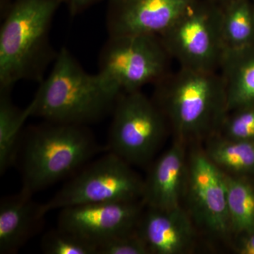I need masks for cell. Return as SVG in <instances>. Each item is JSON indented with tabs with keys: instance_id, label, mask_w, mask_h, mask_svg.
Instances as JSON below:
<instances>
[{
	"instance_id": "4fadbf2b",
	"label": "cell",
	"mask_w": 254,
	"mask_h": 254,
	"mask_svg": "<svg viewBox=\"0 0 254 254\" xmlns=\"http://www.w3.org/2000/svg\"><path fill=\"white\" fill-rule=\"evenodd\" d=\"M187 165L180 140L154 164L144 182L143 203L148 208L169 210L180 206L186 190Z\"/></svg>"
},
{
	"instance_id": "3957f363",
	"label": "cell",
	"mask_w": 254,
	"mask_h": 254,
	"mask_svg": "<svg viewBox=\"0 0 254 254\" xmlns=\"http://www.w3.org/2000/svg\"><path fill=\"white\" fill-rule=\"evenodd\" d=\"M155 84V103L180 140L198 138L221 127L227 112L220 73L180 67Z\"/></svg>"
},
{
	"instance_id": "9c48e42d",
	"label": "cell",
	"mask_w": 254,
	"mask_h": 254,
	"mask_svg": "<svg viewBox=\"0 0 254 254\" xmlns=\"http://www.w3.org/2000/svg\"><path fill=\"white\" fill-rule=\"evenodd\" d=\"M190 213L202 226L225 236L230 230L226 174L205 153H193L187 165L186 190Z\"/></svg>"
},
{
	"instance_id": "5bb4252c",
	"label": "cell",
	"mask_w": 254,
	"mask_h": 254,
	"mask_svg": "<svg viewBox=\"0 0 254 254\" xmlns=\"http://www.w3.org/2000/svg\"><path fill=\"white\" fill-rule=\"evenodd\" d=\"M33 194L21 190L0 205V253L14 254L41 226L45 214Z\"/></svg>"
},
{
	"instance_id": "ba28073f",
	"label": "cell",
	"mask_w": 254,
	"mask_h": 254,
	"mask_svg": "<svg viewBox=\"0 0 254 254\" xmlns=\"http://www.w3.org/2000/svg\"><path fill=\"white\" fill-rule=\"evenodd\" d=\"M111 152L128 164L144 165L153 158L165 132V116L141 91L122 93L113 111Z\"/></svg>"
},
{
	"instance_id": "4316f807",
	"label": "cell",
	"mask_w": 254,
	"mask_h": 254,
	"mask_svg": "<svg viewBox=\"0 0 254 254\" xmlns=\"http://www.w3.org/2000/svg\"></svg>"
},
{
	"instance_id": "484cf974",
	"label": "cell",
	"mask_w": 254,
	"mask_h": 254,
	"mask_svg": "<svg viewBox=\"0 0 254 254\" xmlns=\"http://www.w3.org/2000/svg\"><path fill=\"white\" fill-rule=\"evenodd\" d=\"M210 1L219 5L220 6H222L227 4V3L230 2V1H233V0H210Z\"/></svg>"
},
{
	"instance_id": "ffe728a7",
	"label": "cell",
	"mask_w": 254,
	"mask_h": 254,
	"mask_svg": "<svg viewBox=\"0 0 254 254\" xmlns=\"http://www.w3.org/2000/svg\"><path fill=\"white\" fill-rule=\"evenodd\" d=\"M41 247L47 254H98L96 246L59 227L43 236Z\"/></svg>"
},
{
	"instance_id": "d4e9b609",
	"label": "cell",
	"mask_w": 254,
	"mask_h": 254,
	"mask_svg": "<svg viewBox=\"0 0 254 254\" xmlns=\"http://www.w3.org/2000/svg\"><path fill=\"white\" fill-rule=\"evenodd\" d=\"M13 0H0L1 1V14H4Z\"/></svg>"
},
{
	"instance_id": "e0dca14e",
	"label": "cell",
	"mask_w": 254,
	"mask_h": 254,
	"mask_svg": "<svg viewBox=\"0 0 254 254\" xmlns=\"http://www.w3.org/2000/svg\"><path fill=\"white\" fill-rule=\"evenodd\" d=\"M9 91H0V173L14 163L20 132L30 117L27 108L20 109L12 103Z\"/></svg>"
},
{
	"instance_id": "8992f818",
	"label": "cell",
	"mask_w": 254,
	"mask_h": 254,
	"mask_svg": "<svg viewBox=\"0 0 254 254\" xmlns=\"http://www.w3.org/2000/svg\"><path fill=\"white\" fill-rule=\"evenodd\" d=\"M170 57L158 36L109 37L100 51L98 73L120 93L141 91L168 74Z\"/></svg>"
},
{
	"instance_id": "ac0fdd59",
	"label": "cell",
	"mask_w": 254,
	"mask_h": 254,
	"mask_svg": "<svg viewBox=\"0 0 254 254\" xmlns=\"http://www.w3.org/2000/svg\"><path fill=\"white\" fill-rule=\"evenodd\" d=\"M205 154L222 170L237 175L254 173V142L215 138Z\"/></svg>"
},
{
	"instance_id": "277c9868",
	"label": "cell",
	"mask_w": 254,
	"mask_h": 254,
	"mask_svg": "<svg viewBox=\"0 0 254 254\" xmlns=\"http://www.w3.org/2000/svg\"><path fill=\"white\" fill-rule=\"evenodd\" d=\"M83 125L50 123L33 128L23 150L22 190L33 193L69 176L95 154Z\"/></svg>"
},
{
	"instance_id": "7c38bea8",
	"label": "cell",
	"mask_w": 254,
	"mask_h": 254,
	"mask_svg": "<svg viewBox=\"0 0 254 254\" xmlns=\"http://www.w3.org/2000/svg\"><path fill=\"white\" fill-rule=\"evenodd\" d=\"M137 229L150 254H184L194 241L193 225L181 206L169 210L148 208Z\"/></svg>"
},
{
	"instance_id": "5b68a950",
	"label": "cell",
	"mask_w": 254,
	"mask_h": 254,
	"mask_svg": "<svg viewBox=\"0 0 254 254\" xmlns=\"http://www.w3.org/2000/svg\"><path fill=\"white\" fill-rule=\"evenodd\" d=\"M221 17V6L198 0L159 38L180 67L217 71L225 52Z\"/></svg>"
},
{
	"instance_id": "9a60e30c",
	"label": "cell",
	"mask_w": 254,
	"mask_h": 254,
	"mask_svg": "<svg viewBox=\"0 0 254 254\" xmlns=\"http://www.w3.org/2000/svg\"><path fill=\"white\" fill-rule=\"evenodd\" d=\"M219 69L225 85L227 113L254 104V45L225 50Z\"/></svg>"
},
{
	"instance_id": "7a4b0ae2",
	"label": "cell",
	"mask_w": 254,
	"mask_h": 254,
	"mask_svg": "<svg viewBox=\"0 0 254 254\" xmlns=\"http://www.w3.org/2000/svg\"><path fill=\"white\" fill-rule=\"evenodd\" d=\"M63 0H13L1 15L0 91L11 92L21 81L41 83L58 53L50 32Z\"/></svg>"
},
{
	"instance_id": "7402d4cb",
	"label": "cell",
	"mask_w": 254,
	"mask_h": 254,
	"mask_svg": "<svg viewBox=\"0 0 254 254\" xmlns=\"http://www.w3.org/2000/svg\"><path fill=\"white\" fill-rule=\"evenodd\" d=\"M149 250L138 229L120 234L98 246V254H147Z\"/></svg>"
},
{
	"instance_id": "30bf717a",
	"label": "cell",
	"mask_w": 254,
	"mask_h": 254,
	"mask_svg": "<svg viewBox=\"0 0 254 254\" xmlns=\"http://www.w3.org/2000/svg\"><path fill=\"white\" fill-rule=\"evenodd\" d=\"M138 200L73 205L60 210L58 227L98 246L112 237L132 231L142 215Z\"/></svg>"
},
{
	"instance_id": "6da1fadb",
	"label": "cell",
	"mask_w": 254,
	"mask_h": 254,
	"mask_svg": "<svg viewBox=\"0 0 254 254\" xmlns=\"http://www.w3.org/2000/svg\"><path fill=\"white\" fill-rule=\"evenodd\" d=\"M120 94L99 73L86 72L69 50L63 48L26 108L30 117L85 126L113 113Z\"/></svg>"
},
{
	"instance_id": "603a6c76",
	"label": "cell",
	"mask_w": 254,
	"mask_h": 254,
	"mask_svg": "<svg viewBox=\"0 0 254 254\" xmlns=\"http://www.w3.org/2000/svg\"><path fill=\"white\" fill-rule=\"evenodd\" d=\"M237 241L236 252L240 254H254V230L241 233Z\"/></svg>"
},
{
	"instance_id": "cb8c5ba5",
	"label": "cell",
	"mask_w": 254,
	"mask_h": 254,
	"mask_svg": "<svg viewBox=\"0 0 254 254\" xmlns=\"http://www.w3.org/2000/svg\"><path fill=\"white\" fill-rule=\"evenodd\" d=\"M102 0H63L71 16H77Z\"/></svg>"
},
{
	"instance_id": "8fae6325",
	"label": "cell",
	"mask_w": 254,
	"mask_h": 254,
	"mask_svg": "<svg viewBox=\"0 0 254 254\" xmlns=\"http://www.w3.org/2000/svg\"><path fill=\"white\" fill-rule=\"evenodd\" d=\"M109 37L160 36L198 0H108Z\"/></svg>"
},
{
	"instance_id": "44dd1931",
	"label": "cell",
	"mask_w": 254,
	"mask_h": 254,
	"mask_svg": "<svg viewBox=\"0 0 254 254\" xmlns=\"http://www.w3.org/2000/svg\"><path fill=\"white\" fill-rule=\"evenodd\" d=\"M230 113L232 115H226L220 127L225 137L239 141L254 142V104Z\"/></svg>"
},
{
	"instance_id": "2e32d148",
	"label": "cell",
	"mask_w": 254,
	"mask_h": 254,
	"mask_svg": "<svg viewBox=\"0 0 254 254\" xmlns=\"http://www.w3.org/2000/svg\"><path fill=\"white\" fill-rule=\"evenodd\" d=\"M222 39L225 50L254 45V4L252 0H233L221 6Z\"/></svg>"
},
{
	"instance_id": "52a82bcc",
	"label": "cell",
	"mask_w": 254,
	"mask_h": 254,
	"mask_svg": "<svg viewBox=\"0 0 254 254\" xmlns=\"http://www.w3.org/2000/svg\"><path fill=\"white\" fill-rule=\"evenodd\" d=\"M142 181L123 159L110 152L83 169L46 203L47 213L73 205L137 200L143 196Z\"/></svg>"
},
{
	"instance_id": "d6986e66",
	"label": "cell",
	"mask_w": 254,
	"mask_h": 254,
	"mask_svg": "<svg viewBox=\"0 0 254 254\" xmlns=\"http://www.w3.org/2000/svg\"><path fill=\"white\" fill-rule=\"evenodd\" d=\"M230 228L237 233L254 230V187L240 177L226 174Z\"/></svg>"
}]
</instances>
